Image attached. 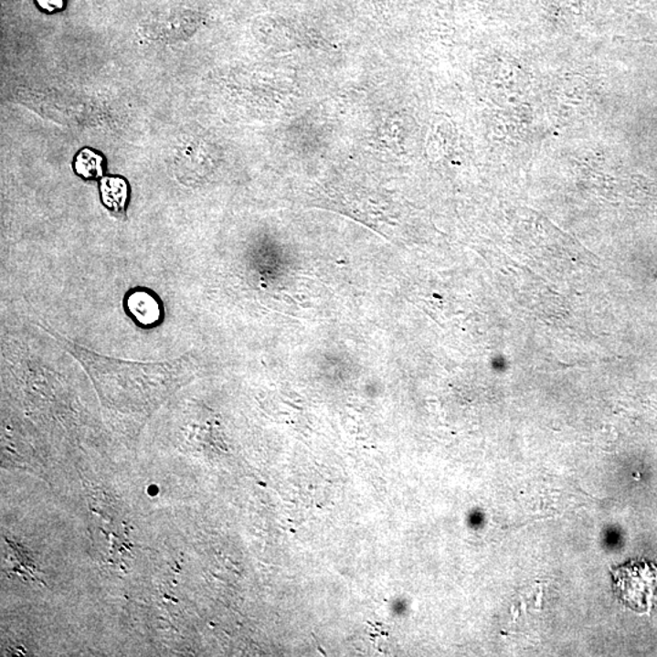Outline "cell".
<instances>
[{
	"mask_svg": "<svg viewBox=\"0 0 657 657\" xmlns=\"http://www.w3.org/2000/svg\"><path fill=\"white\" fill-rule=\"evenodd\" d=\"M612 592L620 603L637 614L651 615L657 605V567L633 559L611 568Z\"/></svg>",
	"mask_w": 657,
	"mask_h": 657,
	"instance_id": "obj_1",
	"label": "cell"
},
{
	"mask_svg": "<svg viewBox=\"0 0 657 657\" xmlns=\"http://www.w3.org/2000/svg\"><path fill=\"white\" fill-rule=\"evenodd\" d=\"M128 313L139 325L155 326L163 321V307L160 301L148 290H134L126 297Z\"/></svg>",
	"mask_w": 657,
	"mask_h": 657,
	"instance_id": "obj_2",
	"label": "cell"
},
{
	"mask_svg": "<svg viewBox=\"0 0 657 657\" xmlns=\"http://www.w3.org/2000/svg\"><path fill=\"white\" fill-rule=\"evenodd\" d=\"M101 199L113 212H123L128 201L127 182L121 177H106L101 185Z\"/></svg>",
	"mask_w": 657,
	"mask_h": 657,
	"instance_id": "obj_3",
	"label": "cell"
},
{
	"mask_svg": "<svg viewBox=\"0 0 657 657\" xmlns=\"http://www.w3.org/2000/svg\"><path fill=\"white\" fill-rule=\"evenodd\" d=\"M75 168L80 177L95 179L102 175V157L90 149H84L76 157Z\"/></svg>",
	"mask_w": 657,
	"mask_h": 657,
	"instance_id": "obj_4",
	"label": "cell"
},
{
	"mask_svg": "<svg viewBox=\"0 0 657 657\" xmlns=\"http://www.w3.org/2000/svg\"><path fill=\"white\" fill-rule=\"evenodd\" d=\"M37 2H38L39 6L42 7V9L47 11H57L61 9L62 4H64V0H37Z\"/></svg>",
	"mask_w": 657,
	"mask_h": 657,
	"instance_id": "obj_5",
	"label": "cell"
}]
</instances>
